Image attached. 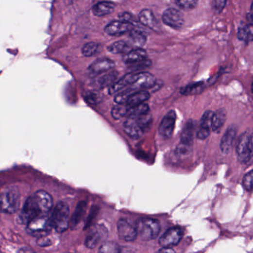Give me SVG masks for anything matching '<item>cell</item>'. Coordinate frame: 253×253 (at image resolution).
<instances>
[{
    "instance_id": "obj_1",
    "label": "cell",
    "mask_w": 253,
    "mask_h": 253,
    "mask_svg": "<svg viewBox=\"0 0 253 253\" xmlns=\"http://www.w3.org/2000/svg\"><path fill=\"white\" fill-rule=\"evenodd\" d=\"M70 209L65 202H59L50 217L52 227L57 233H64L68 230L70 223Z\"/></svg>"
},
{
    "instance_id": "obj_2",
    "label": "cell",
    "mask_w": 253,
    "mask_h": 253,
    "mask_svg": "<svg viewBox=\"0 0 253 253\" xmlns=\"http://www.w3.org/2000/svg\"><path fill=\"white\" fill-rule=\"evenodd\" d=\"M20 195L16 187H10L0 193V212L13 214L19 209Z\"/></svg>"
},
{
    "instance_id": "obj_3",
    "label": "cell",
    "mask_w": 253,
    "mask_h": 253,
    "mask_svg": "<svg viewBox=\"0 0 253 253\" xmlns=\"http://www.w3.org/2000/svg\"><path fill=\"white\" fill-rule=\"evenodd\" d=\"M137 237L143 241H150L156 238L161 231V226L158 220L150 218H143L136 223Z\"/></svg>"
},
{
    "instance_id": "obj_4",
    "label": "cell",
    "mask_w": 253,
    "mask_h": 253,
    "mask_svg": "<svg viewBox=\"0 0 253 253\" xmlns=\"http://www.w3.org/2000/svg\"><path fill=\"white\" fill-rule=\"evenodd\" d=\"M253 135L247 131L240 136L236 146L239 162L244 164L250 162L253 156Z\"/></svg>"
},
{
    "instance_id": "obj_5",
    "label": "cell",
    "mask_w": 253,
    "mask_h": 253,
    "mask_svg": "<svg viewBox=\"0 0 253 253\" xmlns=\"http://www.w3.org/2000/svg\"><path fill=\"white\" fill-rule=\"evenodd\" d=\"M51 222L48 216H39L27 223V232L31 236L41 237L47 236L51 231Z\"/></svg>"
},
{
    "instance_id": "obj_6",
    "label": "cell",
    "mask_w": 253,
    "mask_h": 253,
    "mask_svg": "<svg viewBox=\"0 0 253 253\" xmlns=\"http://www.w3.org/2000/svg\"><path fill=\"white\" fill-rule=\"evenodd\" d=\"M39 216H43V215L41 214V212L39 210V207L35 202L34 198L33 195H32L26 200V202L19 213L18 220L22 224L27 225V223L32 219Z\"/></svg>"
},
{
    "instance_id": "obj_7",
    "label": "cell",
    "mask_w": 253,
    "mask_h": 253,
    "mask_svg": "<svg viewBox=\"0 0 253 253\" xmlns=\"http://www.w3.org/2000/svg\"><path fill=\"white\" fill-rule=\"evenodd\" d=\"M162 20L165 25L175 30H179L184 25V15L176 8H167L163 14Z\"/></svg>"
},
{
    "instance_id": "obj_8",
    "label": "cell",
    "mask_w": 253,
    "mask_h": 253,
    "mask_svg": "<svg viewBox=\"0 0 253 253\" xmlns=\"http://www.w3.org/2000/svg\"><path fill=\"white\" fill-rule=\"evenodd\" d=\"M108 236L107 230L102 225L94 226L85 239V246L88 248H95L100 243L106 239Z\"/></svg>"
},
{
    "instance_id": "obj_9",
    "label": "cell",
    "mask_w": 253,
    "mask_h": 253,
    "mask_svg": "<svg viewBox=\"0 0 253 253\" xmlns=\"http://www.w3.org/2000/svg\"><path fill=\"white\" fill-rule=\"evenodd\" d=\"M115 66V62L110 59H99L90 65L87 70V74H88V77H96L102 73L110 71Z\"/></svg>"
},
{
    "instance_id": "obj_10",
    "label": "cell",
    "mask_w": 253,
    "mask_h": 253,
    "mask_svg": "<svg viewBox=\"0 0 253 253\" xmlns=\"http://www.w3.org/2000/svg\"><path fill=\"white\" fill-rule=\"evenodd\" d=\"M177 115L175 111L171 110L163 118L161 124L159 126V134L164 138H170L175 130Z\"/></svg>"
},
{
    "instance_id": "obj_11",
    "label": "cell",
    "mask_w": 253,
    "mask_h": 253,
    "mask_svg": "<svg viewBox=\"0 0 253 253\" xmlns=\"http://www.w3.org/2000/svg\"><path fill=\"white\" fill-rule=\"evenodd\" d=\"M156 82L157 80L151 73L146 72V71H137L135 82L130 85V88L135 91L151 89V88L152 89Z\"/></svg>"
},
{
    "instance_id": "obj_12",
    "label": "cell",
    "mask_w": 253,
    "mask_h": 253,
    "mask_svg": "<svg viewBox=\"0 0 253 253\" xmlns=\"http://www.w3.org/2000/svg\"><path fill=\"white\" fill-rule=\"evenodd\" d=\"M184 232L179 227H174L167 230L159 239V244L162 247H171L178 245L183 237Z\"/></svg>"
},
{
    "instance_id": "obj_13",
    "label": "cell",
    "mask_w": 253,
    "mask_h": 253,
    "mask_svg": "<svg viewBox=\"0 0 253 253\" xmlns=\"http://www.w3.org/2000/svg\"><path fill=\"white\" fill-rule=\"evenodd\" d=\"M118 233L119 238L125 241H134L137 237L135 226L124 219L118 222Z\"/></svg>"
},
{
    "instance_id": "obj_14",
    "label": "cell",
    "mask_w": 253,
    "mask_h": 253,
    "mask_svg": "<svg viewBox=\"0 0 253 253\" xmlns=\"http://www.w3.org/2000/svg\"><path fill=\"white\" fill-rule=\"evenodd\" d=\"M35 202L43 216H48L53 207V199L50 194L46 191L39 190L33 195Z\"/></svg>"
},
{
    "instance_id": "obj_15",
    "label": "cell",
    "mask_w": 253,
    "mask_h": 253,
    "mask_svg": "<svg viewBox=\"0 0 253 253\" xmlns=\"http://www.w3.org/2000/svg\"><path fill=\"white\" fill-rule=\"evenodd\" d=\"M133 29H134V26L131 24L122 22V21L115 20L109 22L105 26L104 31L105 33L110 36H119L125 34L129 33Z\"/></svg>"
},
{
    "instance_id": "obj_16",
    "label": "cell",
    "mask_w": 253,
    "mask_h": 253,
    "mask_svg": "<svg viewBox=\"0 0 253 253\" xmlns=\"http://www.w3.org/2000/svg\"><path fill=\"white\" fill-rule=\"evenodd\" d=\"M214 112L208 110L202 115L200 121L199 129L197 132V138L199 140H205L209 137L212 131V117Z\"/></svg>"
},
{
    "instance_id": "obj_17",
    "label": "cell",
    "mask_w": 253,
    "mask_h": 253,
    "mask_svg": "<svg viewBox=\"0 0 253 253\" xmlns=\"http://www.w3.org/2000/svg\"><path fill=\"white\" fill-rule=\"evenodd\" d=\"M137 76V72L128 73L109 87V94L112 95H117L119 91H123L126 87L130 86L135 82Z\"/></svg>"
},
{
    "instance_id": "obj_18",
    "label": "cell",
    "mask_w": 253,
    "mask_h": 253,
    "mask_svg": "<svg viewBox=\"0 0 253 253\" xmlns=\"http://www.w3.org/2000/svg\"><path fill=\"white\" fill-rule=\"evenodd\" d=\"M236 135H237V129L233 125L226 129L220 143V151L223 154H228L232 151Z\"/></svg>"
},
{
    "instance_id": "obj_19",
    "label": "cell",
    "mask_w": 253,
    "mask_h": 253,
    "mask_svg": "<svg viewBox=\"0 0 253 253\" xmlns=\"http://www.w3.org/2000/svg\"><path fill=\"white\" fill-rule=\"evenodd\" d=\"M138 19L140 23L145 26V27L149 28L150 29H158V22L154 17L152 11L150 9H143L138 15Z\"/></svg>"
},
{
    "instance_id": "obj_20",
    "label": "cell",
    "mask_w": 253,
    "mask_h": 253,
    "mask_svg": "<svg viewBox=\"0 0 253 253\" xmlns=\"http://www.w3.org/2000/svg\"><path fill=\"white\" fill-rule=\"evenodd\" d=\"M147 59V53L146 51L141 48H137L135 49H132L127 54H125L123 57V62L126 64L133 65L135 63H140L143 60Z\"/></svg>"
},
{
    "instance_id": "obj_21",
    "label": "cell",
    "mask_w": 253,
    "mask_h": 253,
    "mask_svg": "<svg viewBox=\"0 0 253 253\" xmlns=\"http://www.w3.org/2000/svg\"><path fill=\"white\" fill-rule=\"evenodd\" d=\"M123 129L126 134L133 139H138L143 135V131L140 129L135 119L128 118L123 123Z\"/></svg>"
},
{
    "instance_id": "obj_22",
    "label": "cell",
    "mask_w": 253,
    "mask_h": 253,
    "mask_svg": "<svg viewBox=\"0 0 253 253\" xmlns=\"http://www.w3.org/2000/svg\"><path fill=\"white\" fill-rule=\"evenodd\" d=\"M195 131V122L193 119H189L184 125V129L181 132V141L180 142L193 145Z\"/></svg>"
},
{
    "instance_id": "obj_23",
    "label": "cell",
    "mask_w": 253,
    "mask_h": 253,
    "mask_svg": "<svg viewBox=\"0 0 253 253\" xmlns=\"http://www.w3.org/2000/svg\"><path fill=\"white\" fill-rule=\"evenodd\" d=\"M150 97H151V95L146 90L135 91L129 97L126 105L129 108L135 107L136 105L144 103L146 101L150 99Z\"/></svg>"
},
{
    "instance_id": "obj_24",
    "label": "cell",
    "mask_w": 253,
    "mask_h": 253,
    "mask_svg": "<svg viewBox=\"0 0 253 253\" xmlns=\"http://www.w3.org/2000/svg\"><path fill=\"white\" fill-rule=\"evenodd\" d=\"M115 5L112 2H100L92 7L93 15L96 17H103L110 15L115 11Z\"/></svg>"
},
{
    "instance_id": "obj_25",
    "label": "cell",
    "mask_w": 253,
    "mask_h": 253,
    "mask_svg": "<svg viewBox=\"0 0 253 253\" xmlns=\"http://www.w3.org/2000/svg\"><path fill=\"white\" fill-rule=\"evenodd\" d=\"M226 119V112L225 109H220L213 114L212 121V131L219 133L224 125Z\"/></svg>"
},
{
    "instance_id": "obj_26",
    "label": "cell",
    "mask_w": 253,
    "mask_h": 253,
    "mask_svg": "<svg viewBox=\"0 0 253 253\" xmlns=\"http://www.w3.org/2000/svg\"><path fill=\"white\" fill-rule=\"evenodd\" d=\"M107 49L113 54H127L132 50V46L124 40H119L108 46Z\"/></svg>"
},
{
    "instance_id": "obj_27",
    "label": "cell",
    "mask_w": 253,
    "mask_h": 253,
    "mask_svg": "<svg viewBox=\"0 0 253 253\" xmlns=\"http://www.w3.org/2000/svg\"><path fill=\"white\" fill-rule=\"evenodd\" d=\"M118 76H119V73L118 71H109V72L106 73L102 77L98 78V81H97V85L100 88H103L108 86L110 87L112 84L116 82Z\"/></svg>"
},
{
    "instance_id": "obj_28",
    "label": "cell",
    "mask_w": 253,
    "mask_h": 253,
    "mask_svg": "<svg viewBox=\"0 0 253 253\" xmlns=\"http://www.w3.org/2000/svg\"><path fill=\"white\" fill-rule=\"evenodd\" d=\"M129 36L131 41L137 47L141 48L146 44L147 36L143 31L133 29L129 32Z\"/></svg>"
},
{
    "instance_id": "obj_29",
    "label": "cell",
    "mask_w": 253,
    "mask_h": 253,
    "mask_svg": "<svg viewBox=\"0 0 253 253\" xmlns=\"http://www.w3.org/2000/svg\"><path fill=\"white\" fill-rule=\"evenodd\" d=\"M204 88L205 85L203 82L192 83L181 88V93L186 96L199 95L204 90Z\"/></svg>"
},
{
    "instance_id": "obj_30",
    "label": "cell",
    "mask_w": 253,
    "mask_h": 253,
    "mask_svg": "<svg viewBox=\"0 0 253 253\" xmlns=\"http://www.w3.org/2000/svg\"><path fill=\"white\" fill-rule=\"evenodd\" d=\"M85 209H86V203H85V202H80L77 204L74 214H73L72 217H71V220H70L69 225H71V226H73V227L77 226L80 223L83 217H84V214H85Z\"/></svg>"
},
{
    "instance_id": "obj_31",
    "label": "cell",
    "mask_w": 253,
    "mask_h": 253,
    "mask_svg": "<svg viewBox=\"0 0 253 253\" xmlns=\"http://www.w3.org/2000/svg\"><path fill=\"white\" fill-rule=\"evenodd\" d=\"M237 38L241 41L249 43L253 39V28L251 25L244 24L239 27L237 31Z\"/></svg>"
},
{
    "instance_id": "obj_32",
    "label": "cell",
    "mask_w": 253,
    "mask_h": 253,
    "mask_svg": "<svg viewBox=\"0 0 253 253\" xmlns=\"http://www.w3.org/2000/svg\"><path fill=\"white\" fill-rule=\"evenodd\" d=\"M150 106L147 103H142L140 105H136L135 107L129 108L128 112L127 117L130 119H135L140 115H145L149 113Z\"/></svg>"
},
{
    "instance_id": "obj_33",
    "label": "cell",
    "mask_w": 253,
    "mask_h": 253,
    "mask_svg": "<svg viewBox=\"0 0 253 253\" xmlns=\"http://www.w3.org/2000/svg\"><path fill=\"white\" fill-rule=\"evenodd\" d=\"M135 91H137L132 89L130 87L127 88V89L119 91V93H118V94L115 95V101L117 103L119 104V105H126L129 97H130L133 93L135 92Z\"/></svg>"
},
{
    "instance_id": "obj_34",
    "label": "cell",
    "mask_w": 253,
    "mask_h": 253,
    "mask_svg": "<svg viewBox=\"0 0 253 253\" xmlns=\"http://www.w3.org/2000/svg\"><path fill=\"white\" fill-rule=\"evenodd\" d=\"M129 108L126 105H118L114 106L112 110V116L115 119H120L127 117Z\"/></svg>"
},
{
    "instance_id": "obj_35",
    "label": "cell",
    "mask_w": 253,
    "mask_h": 253,
    "mask_svg": "<svg viewBox=\"0 0 253 253\" xmlns=\"http://www.w3.org/2000/svg\"><path fill=\"white\" fill-rule=\"evenodd\" d=\"M136 122H137L138 126H140V129L143 131V132L148 129L151 126L152 122V118L150 114L147 113L145 115H140L137 118H135Z\"/></svg>"
},
{
    "instance_id": "obj_36",
    "label": "cell",
    "mask_w": 253,
    "mask_h": 253,
    "mask_svg": "<svg viewBox=\"0 0 253 253\" xmlns=\"http://www.w3.org/2000/svg\"><path fill=\"white\" fill-rule=\"evenodd\" d=\"M119 246L113 241L102 243L99 249V253H119Z\"/></svg>"
},
{
    "instance_id": "obj_37",
    "label": "cell",
    "mask_w": 253,
    "mask_h": 253,
    "mask_svg": "<svg viewBox=\"0 0 253 253\" xmlns=\"http://www.w3.org/2000/svg\"><path fill=\"white\" fill-rule=\"evenodd\" d=\"M193 145L187 144V143L180 142L177 146L175 153L180 157H187L192 153Z\"/></svg>"
},
{
    "instance_id": "obj_38",
    "label": "cell",
    "mask_w": 253,
    "mask_h": 253,
    "mask_svg": "<svg viewBox=\"0 0 253 253\" xmlns=\"http://www.w3.org/2000/svg\"><path fill=\"white\" fill-rule=\"evenodd\" d=\"M102 97L99 91H87L85 95V100L88 103L91 105H97L102 101Z\"/></svg>"
},
{
    "instance_id": "obj_39",
    "label": "cell",
    "mask_w": 253,
    "mask_h": 253,
    "mask_svg": "<svg viewBox=\"0 0 253 253\" xmlns=\"http://www.w3.org/2000/svg\"><path fill=\"white\" fill-rule=\"evenodd\" d=\"M99 49V44L95 42H90L84 45L82 48V54L85 57H92L95 55Z\"/></svg>"
},
{
    "instance_id": "obj_40",
    "label": "cell",
    "mask_w": 253,
    "mask_h": 253,
    "mask_svg": "<svg viewBox=\"0 0 253 253\" xmlns=\"http://www.w3.org/2000/svg\"><path fill=\"white\" fill-rule=\"evenodd\" d=\"M175 4L184 10H192L196 8L198 2L195 0H180L175 1Z\"/></svg>"
},
{
    "instance_id": "obj_41",
    "label": "cell",
    "mask_w": 253,
    "mask_h": 253,
    "mask_svg": "<svg viewBox=\"0 0 253 253\" xmlns=\"http://www.w3.org/2000/svg\"><path fill=\"white\" fill-rule=\"evenodd\" d=\"M152 62L148 59L143 60L140 63H135V64L130 65L129 68L132 70V72H135V71H141L145 68H150L151 66Z\"/></svg>"
},
{
    "instance_id": "obj_42",
    "label": "cell",
    "mask_w": 253,
    "mask_h": 253,
    "mask_svg": "<svg viewBox=\"0 0 253 253\" xmlns=\"http://www.w3.org/2000/svg\"><path fill=\"white\" fill-rule=\"evenodd\" d=\"M118 17H119V21L127 22V23L131 24L133 26L137 23V20L135 19L133 15L131 13L126 12H126L119 13V15H118Z\"/></svg>"
},
{
    "instance_id": "obj_43",
    "label": "cell",
    "mask_w": 253,
    "mask_h": 253,
    "mask_svg": "<svg viewBox=\"0 0 253 253\" xmlns=\"http://www.w3.org/2000/svg\"><path fill=\"white\" fill-rule=\"evenodd\" d=\"M253 171H250L246 174L243 179V185L246 190L251 192L253 189Z\"/></svg>"
},
{
    "instance_id": "obj_44",
    "label": "cell",
    "mask_w": 253,
    "mask_h": 253,
    "mask_svg": "<svg viewBox=\"0 0 253 253\" xmlns=\"http://www.w3.org/2000/svg\"><path fill=\"white\" fill-rule=\"evenodd\" d=\"M226 1H223V0H218V1H212V6L213 10L216 13L219 14L223 11V8H225V5L226 4Z\"/></svg>"
},
{
    "instance_id": "obj_45",
    "label": "cell",
    "mask_w": 253,
    "mask_h": 253,
    "mask_svg": "<svg viewBox=\"0 0 253 253\" xmlns=\"http://www.w3.org/2000/svg\"><path fill=\"white\" fill-rule=\"evenodd\" d=\"M37 244L41 247H49L52 244L51 239L49 238L48 236L38 237Z\"/></svg>"
},
{
    "instance_id": "obj_46",
    "label": "cell",
    "mask_w": 253,
    "mask_h": 253,
    "mask_svg": "<svg viewBox=\"0 0 253 253\" xmlns=\"http://www.w3.org/2000/svg\"><path fill=\"white\" fill-rule=\"evenodd\" d=\"M157 253H175V251L171 247H162Z\"/></svg>"
},
{
    "instance_id": "obj_47",
    "label": "cell",
    "mask_w": 253,
    "mask_h": 253,
    "mask_svg": "<svg viewBox=\"0 0 253 253\" xmlns=\"http://www.w3.org/2000/svg\"><path fill=\"white\" fill-rule=\"evenodd\" d=\"M17 253H35L34 251L32 250V249L28 248V247H23L21 248L20 250L18 251Z\"/></svg>"
}]
</instances>
